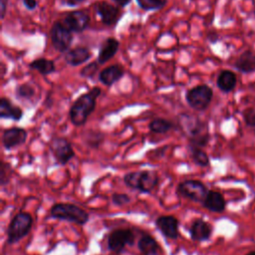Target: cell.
<instances>
[{"label": "cell", "mask_w": 255, "mask_h": 255, "mask_svg": "<svg viewBox=\"0 0 255 255\" xmlns=\"http://www.w3.org/2000/svg\"><path fill=\"white\" fill-rule=\"evenodd\" d=\"M242 118L246 126L255 128V107H248L242 112Z\"/></svg>", "instance_id": "obj_31"}, {"label": "cell", "mask_w": 255, "mask_h": 255, "mask_svg": "<svg viewBox=\"0 0 255 255\" xmlns=\"http://www.w3.org/2000/svg\"><path fill=\"white\" fill-rule=\"evenodd\" d=\"M36 95V90L31 83L20 84L15 88V97L21 102H31Z\"/></svg>", "instance_id": "obj_25"}, {"label": "cell", "mask_w": 255, "mask_h": 255, "mask_svg": "<svg viewBox=\"0 0 255 255\" xmlns=\"http://www.w3.org/2000/svg\"><path fill=\"white\" fill-rule=\"evenodd\" d=\"M50 215L53 218L68 221L78 225H85L90 218L89 213L82 207L67 202H59L52 205Z\"/></svg>", "instance_id": "obj_4"}, {"label": "cell", "mask_w": 255, "mask_h": 255, "mask_svg": "<svg viewBox=\"0 0 255 255\" xmlns=\"http://www.w3.org/2000/svg\"><path fill=\"white\" fill-rule=\"evenodd\" d=\"M112 1H114L119 7L125 8L126 6H128L130 3L131 0H112Z\"/></svg>", "instance_id": "obj_38"}, {"label": "cell", "mask_w": 255, "mask_h": 255, "mask_svg": "<svg viewBox=\"0 0 255 255\" xmlns=\"http://www.w3.org/2000/svg\"><path fill=\"white\" fill-rule=\"evenodd\" d=\"M22 2H23V5L25 6V8L30 11L34 10L38 5L37 0H22Z\"/></svg>", "instance_id": "obj_35"}, {"label": "cell", "mask_w": 255, "mask_h": 255, "mask_svg": "<svg viewBox=\"0 0 255 255\" xmlns=\"http://www.w3.org/2000/svg\"><path fill=\"white\" fill-rule=\"evenodd\" d=\"M124 182L131 189L141 193H150L158 185L159 176L153 170H137L125 174Z\"/></svg>", "instance_id": "obj_3"}, {"label": "cell", "mask_w": 255, "mask_h": 255, "mask_svg": "<svg viewBox=\"0 0 255 255\" xmlns=\"http://www.w3.org/2000/svg\"><path fill=\"white\" fill-rule=\"evenodd\" d=\"M50 39L55 50L60 53H66L70 50L74 36L62 21H56L51 27Z\"/></svg>", "instance_id": "obj_7"}, {"label": "cell", "mask_w": 255, "mask_h": 255, "mask_svg": "<svg viewBox=\"0 0 255 255\" xmlns=\"http://www.w3.org/2000/svg\"><path fill=\"white\" fill-rule=\"evenodd\" d=\"M155 227L159 232L168 239H176L179 235V221L172 215H161L155 219Z\"/></svg>", "instance_id": "obj_14"}, {"label": "cell", "mask_w": 255, "mask_h": 255, "mask_svg": "<svg viewBox=\"0 0 255 255\" xmlns=\"http://www.w3.org/2000/svg\"><path fill=\"white\" fill-rule=\"evenodd\" d=\"M30 69L37 71L42 76H48L56 72V66L54 61L47 58H38L29 64Z\"/></svg>", "instance_id": "obj_24"}, {"label": "cell", "mask_w": 255, "mask_h": 255, "mask_svg": "<svg viewBox=\"0 0 255 255\" xmlns=\"http://www.w3.org/2000/svg\"><path fill=\"white\" fill-rule=\"evenodd\" d=\"M100 63L97 61L91 62L88 65H86L84 68L80 70V76L85 79H93L96 75V73L99 71L100 68Z\"/></svg>", "instance_id": "obj_30"}, {"label": "cell", "mask_w": 255, "mask_h": 255, "mask_svg": "<svg viewBox=\"0 0 255 255\" xmlns=\"http://www.w3.org/2000/svg\"><path fill=\"white\" fill-rule=\"evenodd\" d=\"M12 173L11 165L5 161H2L1 163V172H0V183L2 186L6 185L9 182L10 176Z\"/></svg>", "instance_id": "obj_32"}, {"label": "cell", "mask_w": 255, "mask_h": 255, "mask_svg": "<svg viewBox=\"0 0 255 255\" xmlns=\"http://www.w3.org/2000/svg\"><path fill=\"white\" fill-rule=\"evenodd\" d=\"M0 2H1V19H4L6 11H7L8 0H0Z\"/></svg>", "instance_id": "obj_37"}, {"label": "cell", "mask_w": 255, "mask_h": 255, "mask_svg": "<svg viewBox=\"0 0 255 255\" xmlns=\"http://www.w3.org/2000/svg\"><path fill=\"white\" fill-rule=\"evenodd\" d=\"M137 5L144 11L160 10L165 5L167 0H135Z\"/></svg>", "instance_id": "obj_29"}, {"label": "cell", "mask_w": 255, "mask_h": 255, "mask_svg": "<svg viewBox=\"0 0 255 255\" xmlns=\"http://www.w3.org/2000/svg\"><path fill=\"white\" fill-rule=\"evenodd\" d=\"M94 8L106 26H115L122 16L121 7L111 4L107 1L96 2L94 4Z\"/></svg>", "instance_id": "obj_11"}, {"label": "cell", "mask_w": 255, "mask_h": 255, "mask_svg": "<svg viewBox=\"0 0 255 255\" xmlns=\"http://www.w3.org/2000/svg\"><path fill=\"white\" fill-rule=\"evenodd\" d=\"M178 125L183 133L188 137L189 145L195 147H204L210 140V133L206 122L190 114H180L178 116Z\"/></svg>", "instance_id": "obj_1"}, {"label": "cell", "mask_w": 255, "mask_h": 255, "mask_svg": "<svg viewBox=\"0 0 255 255\" xmlns=\"http://www.w3.org/2000/svg\"><path fill=\"white\" fill-rule=\"evenodd\" d=\"M188 149H189L190 157L196 165L201 166V167H206V166L209 165V163H210L209 156L207 155V153L202 148L189 145Z\"/></svg>", "instance_id": "obj_27"}, {"label": "cell", "mask_w": 255, "mask_h": 255, "mask_svg": "<svg viewBox=\"0 0 255 255\" xmlns=\"http://www.w3.org/2000/svg\"><path fill=\"white\" fill-rule=\"evenodd\" d=\"M120 48V42L113 37L107 38L102 44L99 49L97 61L102 65L109 62L112 58L115 57L118 50Z\"/></svg>", "instance_id": "obj_18"}, {"label": "cell", "mask_w": 255, "mask_h": 255, "mask_svg": "<svg viewBox=\"0 0 255 255\" xmlns=\"http://www.w3.org/2000/svg\"><path fill=\"white\" fill-rule=\"evenodd\" d=\"M234 67L242 74H252L255 72V53L251 50L242 52L234 62Z\"/></svg>", "instance_id": "obj_19"}, {"label": "cell", "mask_w": 255, "mask_h": 255, "mask_svg": "<svg viewBox=\"0 0 255 255\" xmlns=\"http://www.w3.org/2000/svg\"><path fill=\"white\" fill-rule=\"evenodd\" d=\"M207 40L211 43V44H215L219 41V35L215 32V31H210L207 33V36H206Z\"/></svg>", "instance_id": "obj_36"}, {"label": "cell", "mask_w": 255, "mask_h": 255, "mask_svg": "<svg viewBox=\"0 0 255 255\" xmlns=\"http://www.w3.org/2000/svg\"><path fill=\"white\" fill-rule=\"evenodd\" d=\"M189 235L193 241H207L212 235V226L202 218H196L191 223Z\"/></svg>", "instance_id": "obj_15"}, {"label": "cell", "mask_w": 255, "mask_h": 255, "mask_svg": "<svg viewBox=\"0 0 255 255\" xmlns=\"http://www.w3.org/2000/svg\"><path fill=\"white\" fill-rule=\"evenodd\" d=\"M245 255H255V250L250 251V252H248V253H247V254H245Z\"/></svg>", "instance_id": "obj_39"}, {"label": "cell", "mask_w": 255, "mask_h": 255, "mask_svg": "<svg viewBox=\"0 0 255 255\" xmlns=\"http://www.w3.org/2000/svg\"><path fill=\"white\" fill-rule=\"evenodd\" d=\"M173 128H174V125L172 122H170L166 119H162V118L153 119L148 124L149 130L152 132H155V133H166Z\"/></svg>", "instance_id": "obj_26"}, {"label": "cell", "mask_w": 255, "mask_h": 255, "mask_svg": "<svg viewBox=\"0 0 255 255\" xmlns=\"http://www.w3.org/2000/svg\"><path fill=\"white\" fill-rule=\"evenodd\" d=\"M213 98V90L207 85L195 86L185 93V101L194 111H205Z\"/></svg>", "instance_id": "obj_6"}, {"label": "cell", "mask_w": 255, "mask_h": 255, "mask_svg": "<svg viewBox=\"0 0 255 255\" xmlns=\"http://www.w3.org/2000/svg\"><path fill=\"white\" fill-rule=\"evenodd\" d=\"M237 85V76L230 70L221 71L216 79V86L222 93L232 92Z\"/></svg>", "instance_id": "obj_22"}, {"label": "cell", "mask_w": 255, "mask_h": 255, "mask_svg": "<svg viewBox=\"0 0 255 255\" xmlns=\"http://www.w3.org/2000/svg\"><path fill=\"white\" fill-rule=\"evenodd\" d=\"M86 0H61L62 5L68 6V7H76L82 3H84Z\"/></svg>", "instance_id": "obj_34"}, {"label": "cell", "mask_w": 255, "mask_h": 255, "mask_svg": "<svg viewBox=\"0 0 255 255\" xmlns=\"http://www.w3.org/2000/svg\"><path fill=\"white\" fill-rule=\"evenodd\" d=\"M49 148L58 164H67L74 156L75 150L71 142L62 136L53 137L49 142Z\"/></svg>", "instance_id": "obj_10"}, {"label": "cell", "mask_w": 255, "mask_h": 255, "mask_svg": "<svg viewBox=\"0 0 255 255\" xmlns=\"http://www.w3.org/2000/svg\"><path fill=\"white\" fill-rule=\"evenodd\" d=\"M202 205L211 212L220 213L225 210L226 201L220 192L209 190L205 199L202 202Z\"/></svg>", "instance_id": "obj_20"}, {"label": "cell", "mask_w": 255, "mask_h": 255, "mask_svg": "<svg viewBox=\"0 0 255 255\" xmlns=\"http://www.w3.org/2000/svg\"><path fill=\"white\" fill-rule=\"evenodd\" d=\"M0 117L2 119H10L13 121H20L23 117V111L20 107L14 105L9 99H0Z\"/></svg>", "instance_id": "obj_21"}, {"label": "cell", "mask_w": 255, "mask_h": 255, "mask_svg": "<svg viewBox=\"0 0 255 255\" xmlns=\"http://www.w3.org/2000/svg\"><path fill=\"white\" fill-rule=\"evenodd\" d=\"M208 191L206 185L202 181L196 179H186L177 185V193L180 196L195 202L202 203Z\"/></svg>", "instance_id": "obj_8"}, {"label": "cell", "mask_w": 255, "mask_h": 255, "mask_svg": "<svg viewBox=\"0 0 255 255\" xmlns=\"http://www.w3.org/2000/svg\"><path fill=\"white\" fill-rule=\"evenodd\" d=\"M129 201H130V197L126 193H117V192H115L112 195V202L116 206H120V207L125 206L128 203H129Z\"/></svg>", "instance_id": "obj_33"}, {"label": "cell", "mask_w": 255, "mask_h": 255, "mask_svg": "<svg viewBox=\"0 0 255 255\" xmlns=\"http://www.w3.org/2000/svg\"><path fill=\"white\" fill-rule=\"evenodd\" d=\"M91 57H92L91 50L84 46H78V47L72 48L69 51H67L64 55L65 62L72 67H77L88 62V60H90Z\"/></svg>", "instance_id": "obj_16"}, {"label": "cell", "mask_w": 255, "mask_h": 255, "mask_svg": "<svg viewBox=\"0 0 255 255\" xmlns=\"http://www.w3.org/2000/svg\"><path fill=\"white\" fill-rule=\"evenodd\" d=\"M105 134L99 130H87L84 135V141L91 148H98L104 141Z\"/></svg>", "instance_id": "obj_28"}, {"label": "cell", "mask_w": 255, "mask_h": 255, "mask_svg": "<svg viewBox=\"0 0 255 255\" xmlns=\"http://www.w3.org/2000/svg\"><path fill=\"white\" fill-rule=\"evenodd\" d=\"M102 90L100 87H94L89 92L82 94L72 104L69 110L71 123L76 127L84 126L89 117L94 113L97 105V99L100 97Z\"/></svg>", "instance_id": "obj_2"}, {"label": "cell", "mask_w": 255, "mask_h": 255, "mask_svg": "<svg viewBox=\"0 0 255 255\" xmlns=\"http://www.w3.org/2000/svg\"><path fill=\"white\" fill-rule=\"evenodd\" d=\"M28 132L25 128L13 127L4 129L2 133V144L6 149H12L25 143Z\"/></svg>", "instance_id": "obj_13"}, {"label": "cell", "mask_w": 255, "mask_h": 255, "mask_svg": "<svg viewBox=\"0 0 255 255\" xmlns=\"http://www.w3.org/2000/svg\"><path fill=\"white\" fill-rule=\"evenodd\" d=\"M62 22L72 33H82L89 27L91 17L84 10H74L66 14Z\"/></svg>", "instance_id": "obj_12"}, {"label": "cell", "mask_w": 255, "mask_h": 255, "mask_svg": "<svg viewBox=\"0 0 255 255\" xmlns=\"http://www.w3.org/2000/svg\"><path fill=\"white\" fill-rule=\"evenodd\" d=\"M124 75H125L124 67L122 65L115 64L102 70L99 74V80L105 86L111 87L117 82H119L124 77Z\"/></svg>", "instance_id": "obj_17"}, {"label": "cell", "mask_w": 255, "mask_h": 255, "mask_svg": "<svg viewBox=\"0 0 255 255\" xmlns=\"http://www.w3.org/2000/svg\"><path fill=\"white\" fill-rule=\"evenodd\" d=\"M33 225V218L29 212H18L10 221L6 234L7 243L12 245L28 235Z\"/></svg>", "instance_id": "obj_5"}, {"label": "cell", "mask_w": 255, "mask_h": 255, "mask_svg": "<svg viewBox=\"0 0 255 255\" xmlns=\"http://www.w3.org/2000/svg\"><path fill=\"white\" fill-rule=\"evenodd\" d=\"M137 248L142 255H157L159 245L151 235L143 233L137 241Z\"/></svg>", "instance_id": "obj_23"}, {"label": "cell", "mask_w": 255, "mask_h": 255, "mask_svg": "<svg viewBox=\"0 0 255 255\" xmlns=\"http://www.w3.org/2000/svg\"><path fill=\"white\" fill-rule=\"evenodd\" d=\"M134 243V233L128 228H118L113 230L107 240L108 249L116 254H121L127 246Z\"/></svg>", "instance_id": "obj_9"}]
</instances>
